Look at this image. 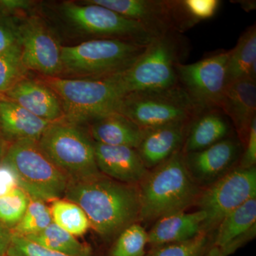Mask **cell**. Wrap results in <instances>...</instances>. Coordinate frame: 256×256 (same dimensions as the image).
<instances>
[{
	"instance_id": "obj_1",
	"label": "cell",
	"mask_w": 256,
	"mask_h": 256,
	"mask_svg": "<svg viewBox=\"0 0 256 256\" xmlns=\"http://www.w3.org/2000/svg\"><path fill=\"white\" fill-rule=\"evenodd\" d=\"M64 198L84 210L90 228L102 242L100 254L124 229L139 223L140 202L138 185L120 182L100 174L69 181Z\"/></svg>"
},
{
	"instance_id": "obj_2",
	"label": "cell",
	"mask_w": 256,
	"mask_h": 256,
	"mask_svg": "<svg viewBox=\"0 0 256 256\" xmlns=\"http://www.w3.org/2000/svg\"><path fill=\"white\" fill-rule=\"evenodd\" d=\"M138 186L139 223L146 225L195 206L203 190L188 173L182 150L150 170Z\"/></svg>"
},
{
	"instance_id": "obj_3",
	"label": "cell",
	"mask_w": 256,
	"mask_h": 256,
	"mask_svg": "<svg viewBox=\"0 0 256 256\" xmlns=\"http://www.w3.org/2000/svg\"><path fill=\"white\" fill-rule=\"evenodd\" d=\"M43 82L58 96L64 120L76 126L117 112L124 96L116 74L98 78L46 77Z\"/></svg>"
},
{
	"instance_id": "obj_4",
	"label": "cell",
	"mask_w": 256,
	"mask_h": 256,
	"mask_svg": "<svg viewBox=\"0 0 256 256\" xmlns=\"http://www.w3.org/2000/svg\"><path fill=\"white\" fill-rule=\"evenodd\" d=\"M2 163L13 170L18 188L31 200L50 203L64 198L69 178L42 151L38 141L10 143Z\"/></svg>"
},
{
	"instance_id": "obj_5",
	"label": "cell",
	"mask_w": 256,
	"mask_h": 256,
	"mask_svg": "<svg viewBox=\"0 0 256 256\" xmlns=\"http://www.w3.org/2000/svg\"><path fill=\"white\" fill-rule=\"evenodd\" d=\"M146 45L109 38H96L62 47L63 70L82 78H98L124 72L146 50Z\"/></svg>"
},
{
	"instance_id": "obj_6",
	"label": "cell",
	"mask_w": 256,
	"mask_h": 256,
	"mask_svg": "<svg viewBox=\"0 0 256 256\" xmlns=\"http://www.w3.org/2000/svg\"><path fill=\"white\" fill-rule=\"evenodd\" d=\"M201 109L178 84L160 90L130 92L120 102L118 112L144 130L192 122Z\"/></svg>"
},
{
	"instance_id": "obj_7",
	"label": "cell",
	"mask_w": 256,
	"mask_h": 256,
	"mask_svg": "<svg viewBox=\"0 0 256 256\" xmlns=\"http://www.w3.org/2000/svg\"><path fill=\"white\" fill-rule=\"evenodd\" d=\"M38 142L42 151L69 181L101 174L96 164L94 140L78 126L64 120L50 124Z\"/></svg>"
},
{
	"instance_id": "obj_8",
	"label": "cell",
	"mask_w": 256,
	"mask_h": 256,
	"mask_svg": "<svg viewBox=\"0 0 256 256\" xmlns=\"http://www.w3.org/2000/svg\"><path fill=\"white\" fill-rule=\"evenodd\" d=\"M178 46L171 34L156 38L129 68L116 74L124 95L178 85Z\"/></svg>"
},
{
	"instance_id": "obj_9",
	"label": "cell",
	"mask_w": 256,
	"mask_h": 256,
	"mask_svg": "<svg viewBox=\"0 0 256 256\" xmlns=\"http://www.w3.org/2000/svg\"><path fill=\"white\" fill-rule=\"evenodd\" d=\"M256 196V166H236L218 181L202 190L195 204L206 215L202 232L214 235L226 216Z\"/></svg>"
},
{
	"instance_id": "obj_10",
	"label": "cell",
	"mask_w": 256,
	"mask_h": 256,
	"mask_svg": "<svg viewBox=\"0 0 256 256\" xmlns=\"http://www.w3.org/2000/svg\"><path fill=\"white\" fill-rule=\"evenodd\" d=\"M82 4L64 2L60 10L69 22L86 34L98 38L122 40L146 46L158 38L140 24L112 10L84 2Z\"/></svg>"
},
{
	"instance_id": "obj_11",
	"label": "cell",
	"mask_w": 256,
	"mask_h": 256,
	"mask_svg": "<svg viewBox=\"0 0 256 256\" xmlns=\"http://www.w3.org/2000/svg\"><path fill=\"white\" fill-rule=\"evenodd\" d=\"M230 50L218 52L196 63L176 65L182 87L201 110L220 109L227 85Z\"/></svg>"
},
{
	"instance_id": "obj_12",
	"label": "cell",
	"mask_w": 256,
	"mask_h": 256,
	"mask_svg": "<svg viewBox=\"0 0 256 256\" xmlns=\"http://www.w3.org/2000/svg\"><path fill=\"white\" fill-rule=\"evenodd\" d=\"M22 60L28 70L56 77L63 72L60 44L38 18L18 22Z\"/></svg>"
},
{
	"instance_id": "obj_13",
	"label": "cell",
	"mask_w": 256,
	"mask_h": 256,
	"mask_svg": "<svg viewBox=\"0 0 256 256\" xmlns=\"http://www.w3.org/2000/svg\"><path fill=\"white\" fill-rule=\"evenodd\" d=\"M124 18L137 22L159 37L182 30L176 1L158 0H86Z\"/></svg>"
},
{
	"instance_id": "obj_14",
	"label": "cell",
	"mask_w": 256,
	"mask_h": 256,
	"mask_svg": "<svg viewBox=\"0 0 256 256\" xmlns=\"http://www.w3.org/2000/svg\"><path fill=\"white\" fill-rule=\"evenodd\" d=\"M242 144L226 138L205 149L184 154V160L194 181L204 188L238 166Z\"/></svg>"
},
{
	"instance_id": "obj_15",
	"label": "cell",
	"mask_w": 256,
	"mask_h": 256,
	"mask_svg": "<svg viewBox=\"0 0 256 256\" xmlns=\"http://www.w3.org/2000/svg\"><path fill=\"white\" fill-rule=\"evenodd\" d=\"M98 169L101 174L120 182L138 185L149 170L134 148L94 142Z\"/></svg>"
},
{
	"instance_id": "obj_16",
	"label": "cell",
	"mask_w": 256,
	"mask_h": 256,
	"mask_svg": "<svg viewBox=\"0 0 256 256\" xmlns=\"http://www.w3.org/2000/svg\"><path fill=\"white\" fill-rule=\"evenodd\" d=\"M220 109L232 120L244 148L252 120L256 118L255 79L242 78L227 84Z\"/></svg>"
},
{
	"instance_id": "obj_17",
	"label": "cell",
	"mask_w": 256,
	"mask_h": 256,
	"mask_svg": "<svg viewBox=\"0 0 256 256\" xmlns=\"http://www.w3.org/2000/svg\"><path fill=\"white\" fill-rule=\"evenodd\" d=\"M191 122H178L146 130L136 150L146 169L156 168L182 150Z\"/></svg>"
},
{
	"instance_id": "obj_18",
	"label": "cell",
	"mask_w": 256,
	"mask_h": 256,
	"mask_svg": "<svg viewBox=\"0 0 256 256\" xmlns=\"http://www.w3.org/2000/svg\"><path fill=\"white\" fill-rule=\"evenodd\" d=\"M4 96L31 114L52 124L64 120L58 96L43 82L24 78Z\"/></svg>"
},
{
	"instance_id": "obj_19",
	"label": "cell",
	"mask_w": 256,
	"mask_h": 256,
	"mask_svg": "<svg viewBox=\"0 0 256 256\" xmlns=\"http://www.w3.org/2000/svg\"><path fill=\"white\" fill-rule=\"evenodd\" d=\"M205 218L204 212L200 210L192 213L178 212L162 217L148 232V248L194 238L203 232L202 225Z\"/></svg>"
},
{
	"instance_id": "obj_20",
	"label": "cell",
	"mask_w": 256,
	"mask_h": 256,
	"mask_svg": "<svg viewBox=\"0 0 256 256\" xmlns=\"http://www.w3.org/2000/svg\"><path fill=\"white\" fill-rule=\"evenodd\" d=\"M50 124L9 99L0 100V134L8 142L38 141Z\"/></svg>"
},
{
	"instance_id": "obj_21",
	"label": "cell",
	"mask_w": 256,
	"mask_h": 256,
	"mask_svg": "<svg viewBox=\"0 0 256 256\" xmlns=\"http://www.w3.org/2000/svg\"><path fill=\"white\" fill-rule=\"evenodd\" d=\"M146 130L126 116L111 112L90 122L89 134L94 142L111 146H124L136 149Z\"/></svg>"
},
{
	"instance_id": "obj_22",
	"label": "cell",
	"mask_w": 256,
	"mask_h": 256,
	"mask_svg": "<svg viewBox=\"0 0 256 256\" xmlns=\"http://www.w3.org/2000/svg\"><path fill=\"white\" fill-rule=\"evenodd\" d=\"M228 132V124L218 112L200 114L190 124L182 152L202 150L225 139Z\"/></svg>"
},
{
	"instance_id": "obj_23",
	"label": "cell",
	"mask_w": 256,
	"mask_h": 256,
	"mask_svg": "<svg viewBox=\"0 0 256 256\" xmlns=\"http://www.w3.org/2000/svg\"><path fill=\"white\" fill-rule=\"evenodd\" d=\"M256 28H248L239 38L236 46L230 50L227 64V84L256 76Z\"/></svg>"
},
{
	"instance_id": "obj_24",
	"label": "cell",
	"mask_w": 256,
	"mask_h": 256,
	"mask_svg": "<svg viewBox=\"0 0 256 256\" xmlns=\"http://www.w3.org/2000/svg\"><path fill=\"white\" fill-rule=\"evenodd\" d=\"M24 238L54 252L70 256H96L100 255L90 245L79 242L74 236L52 223L38 233L31 234Z\"/></svg>"
},
{
	"instance_id": "obj_25",
	"label": "cell",
	"mask_w": 256,
	"mask_h": 256,
	"mask_svg": "<svg viewBox=\"0 0 256 256\" xmlns=\"http://www.w3.org/2000/svg\"><path fill=\"white\" fill-rule=\"evenodd\" d=\"M256 196L226 216L214 234L213 246L222 248L256 225Z\"/></svg>"
},
{
	"instance_id": "obj_26",
	"label": "cell",
	"mask_w": 256,
	"mask_h": 256,
	"mask_svg": "<svg viewBox=\"0 0 256 256\" xmlns=\"http://www.w3.org/2000/svg\"><path fill=\"white\" fill-rule=\"evenodd\" d=\"M50 207L54 223L74 236H84L90 228L85 212L74 202L58 198L50 202Z\"/></svg>"
},
{
	"instance_id": "obj_27",
	"label": "cell",
	"mask_w": 256,
	"mask_h": 256,
	"mask_svg": "<svg viewBox=\"0 0 256 256\" xmlns=\"http://www.w3.org/2000/svg\"><path fill=\"white\" fill-rule=\"evenodd\" d=\"M148 234L142 224L136 223L124 229L100 256H144Z\"/></svg>"
},
{
	"instance_id": "obj_28",
	"label": "cell",
	"mask_w": 256,
	"mask_h": 256,
	"mask_svg": "<svg viewBox=\"0 0 256 256\" xmlns=\"http://www.w3.org/2000/svg\"><path fill=\"white\" fill-rule=\"evenodd\" d=\"M214 235L202 232L194 238L146 249L144 256H203L213 246Z\"/></svg>"
},
{
	"instance_id": "obj_29",
	"label": "cell",
	"mask_w": 256,
	"mask_h": 256,
	"mask_svg": "<svg viewBox=\"0 0 256 256\" xmlns=\"http://www.w3.org/2000/svg\"><path fill=\"white\" fill-rule=\"evenodd\" d=\"M54 223L52 210L46 202L30 198L28 208L20 223L12 230V234L28 236L38 233Z\"/></svg>"
},
{
	"instance_id": "obj_30",
	"label": "cell",
	"mask_w": 256,
	"mask_h": 256,
	"mask_svg": "<svg viewBox=\"0 0 256 256\" xmlns=\"http://www.w3.org/2000/svg\"><path fill=\"white\" fill-rule=\"evenodd\" d=\"M30 202V197L20 188L0 196V223L12 230L22 218Z\"/></svg>"
},
{
	"instance_id": "obj_31",
	"label": "cell",
	"mask_w": 256,
	"mask_h": 256,
	"mask_svg": "<svg viewBox=\"0 0 256 256\" xmlns=\"http://www.w3.org/2000/svg\"><path fill=\"white\" fill-rule=\"evenodd\" d=\"M26 72L22 60L21 48L0 54V94L5 95L25 78Z\"/></svg>"
},
{
	"instance_id": "obj_32",
	"label": "cell",
	"mask_w": 256,
	"mask_h": 256,
	"mask_svg": "<svg viewBox=\"0 0 256 256\" xmlns=\"http://www.w3.org/2000/svg\"><path fill=\"white\" fill-rule=\"evenodd\" d=\"M178 11L185 28L212 18L216 14L220 2L218 0H184L178 1Z\"/></svg>"
},
{
	"instance_id": "obj_33",
	"label": "cell",
	"mask_w": 256,
	"mask_h": 256,
	"mask_svg": "<svg viewBox=\"0 0 256 256\" xmlns=\"http://www.w3.org/2000/svg\"><path fill=\"white\" fill-rule=\"evenodd\" d=\"M6 255L9 256H70L45 248L24 237L14 235V234H12ZM96 256H100V255Z\"/></svg>"
},
{
	"instance_id": "obj_34",
	"label": "cell",
	"mask_w": 256,
	"mask_h": 256,
	"mask_svg": "<svg viewBox=\"0 0 256 256\" xmlns=\"http://www.w3.org/2000/svg\"><path fill=\"white\" fill-rule=\"evenodd\" d=\"M21 48L16 18L0 16V54Z\"/></svg>"
},
{
	"instance_id": "obj_35",
	"label": "cell",
	"mask_w": 256,
	"mask_h": 256,
	"mask_svg": "<svg viewBox=\"0 0 256 256\" xmlns=\"http://www.w3.org/2000/svg\"><path fill=\"white\" fill-rule=\"evenodd\" d=\"M238 166L242 168H252L256 164V118L252 120L247 140L244 146Z\"/></svg>"
},
{
	"instance_id": "obj_36",
	"label": "cell",
	"mask_w": 256,
	"mask_h": 256,
	"mask_svg": "<svg viewBox=\"0 0 256 256\" xmlns=\"http://www.w3.org/2000/svg\"><path fill=\"white\" fill-rule=\"evenodd\" d=\"M34 3L30 0H0V16L16 18L31 9Z\"/></svg>"
},
{
	"instance_id": "obj_37",
	"label": "cell",
	"mask_w": 256,
	"mask_h": 256,
	"mask_svg": "<svg viewBox=\"0 0 256 256\" xmlns=\"http://www.w3.org/2000/svg\"><path fill=\"white\" fill-rule=\"evenodd\" d=\"M18 188V180L13 170L8 165L0 164V196H4Z\"/></svg>"
},
{
	"instance_id": "obj_38",
	"label": "cell",
	"mask_w": 256,
	"mask_h": 256,
	"mask_svg": "<svg viewBox=\"0 0 256 256\" xmlns=\"http://www.w3.org/2000/svg\"><path fill=\"white\" fill-rule=\"evenodd\" d=\"M12 232L0 223V256L6 255L11 242Z\"/></svg>"
},
{
	"instance_id": "obj_39",
	"label": "cell",
	"mask_w": 256,
	"mask_h": 256,
	"mask_svg": "<svg viewBox=\"0 0 256 256\" xmlns=\"http://www.w3.org/2000/svg\"><path fill=\"white\" fill-rule=\"evenodd\" d=\"M203 256H228V254L222 248L213 246Z\"/></svg>"
},
{
	"instance_id": "obj_40",
	"label": "cell",
	"mask_w": 256,
	"mask_h": 256,
	"mask_svg": "<svg viewBox=\"0 0 256 256\" xmlns=\"http://www.w3.org/2000/svg\"><path fill=\"white\" fill-rule=\"evenodd\" d=\"M10 143L5 140L4 138L0 134V164L2 162L5 154H6V150L9 146Z\"/></svg>"
},
{
	"instance_id": "obj_41",
	"label": "cell",
	"mask_w": 256,
	"mask_h": 256,
	"mask_svg": "<svg viewBox=\"0 0 256 256\" xmlns=\"http://www.w3.org/2000/svg\"><path fill=\"white\" fill-rule=\"evenodd\" d=\"M6 97L4 95H2V94H0V100H4V99H6Z\"/></svg>"
},
{
	"instance_id": "obj_42",
	"label": "cell",
	"mask_w": 256,
	"mask_h": 256,
	"mask_svg": "<svg viewBox=\"0 0 256 256\" xmlns=\"http://www.w3.org/2000/svg\"><path fill=\"white\" fill-rule=\"evenodd\" d=\"M8 256V255H4V256Z\"/></svg>"
}]
</instances>
